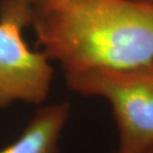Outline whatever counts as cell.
<instances>
[{
	"instance_id": "obj_6",
	"label": "cell",
	"mask_w": 153,
	"mask_h": 153,
	"mask_svg": "<svg viewBox=\"0 0 153 153\" xmlns=\"http://www.w3.org/2000/svg\"><path fill=\"white\" fill-rule=\"evenodd\" d=\"M15 1H18V2H20V3H23V4L28 5V6H30V7L32 8V6L35 4V2L37 1V0H15Z\"/></svg>"
},
{
	"instance_id": "obj_5",
	"label": "cell",
	"mask_w": 153,
	"mask_h": 153,
	"mask_svg": "<svg viewBox=\"0 0 153 153\" xmlns=\"http://www.w3.org/2000/svg\"><path fill=\"white\" fill-rule=\"evenodd\" d=\"M114 153H153V145L149 146V147L137 149V150H132V151H124V150H120V149H117Z\"/></svg>"
},
{
	"instance_id": "obj_1",
	"label": "cell",
	"mask_w": 153,
	"mask_h": 153,
	"mask_svg": "<svg viewBox=\"0 0 153 153\" xmlns=\"http://www.w3.org/2000/svg\"><path fill=\"white\" fill-rule=\"evenodd\" d=\"M31 23L66 75L153 62L152 0H37Z\"/></svg>"
},
{
	"instance_id": "obj_3",
	"label": "cell",
	"mask_w": 153,
	"mask_h": 153,
	"mask_svg": "<svg viewBox=\"0 0 153 153\" xmlns=\"http://www.w3.org/2000/svg\"><path fill=\"white\" fill-rule=\"evenodd\" d=\"M0 15V108L17 102L40 105L50 93L54 72L48 57L32 51L22 37L32 8L6 0Z\"/></svg>"
},
{
	"instance_id": "obj_7",
	"label": "cell",
	"mask_w": 153,
	"mask_h": 153,
	"mask_svg": "<svg viewBox=\"0 0 153 153\" xmlns=\"http://www.w3.org/2000/svg\"><path fill=\"white\" fill-rule=\"evenodd\" d=\"M152 1H153V0H152Z\"/></svg>"
},
{
	"instance_id": "obj_2",
	"label": "cell",
	"mask_w": 153,
	"mask_h": 153,
	"mask_svg": "<svg viewBox=\"0 0 153 153\" xmlns=\"http://www.w3.org/2000/svg\"><path fill=\"white\" fill-rule=\"evenodd\" d=\"M66 81L75 93L102 97L109 103L118 149L132 151L153 145V62L66 75Z\"/></svg>"
},
{
	"instance_id": "obj_4",
	"label": "cell",
	"mask_w": 153,
	"mask_h": 153,
	"mask_svg": "<svg viewBox=\"0 0 153 153\" xmlns=\"http://www.w3.org/2000/svg\"><path fill=\"white\" fill-rule=\"evenodd\" d=\"M71 114L68 102L42 106L18 138L0 153H60L62 133Z\"/></svg>"
}]
</instances>
